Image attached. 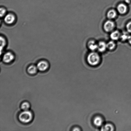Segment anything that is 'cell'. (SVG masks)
Wrapping results in <instances>:
<instances>
[{
  "instance_id": "9c48e42d",
  "label": "cell",
  "mask_w": 131,
  "mask_h": 131,
  "mask_svg": "<svg viewBox=\"0 0 131 131\" xmlns=\"http://www.w3.org/2000/svg\"><path fill=\"white\" fill-rule=\"evenodd\" d=\"M107 49V43L104 41H100L97 44V50L100 52H104Z\"/></svg>"
},
{
  "instance_id": "ba28073f",
  "label": "cell",
  "mask_w": 131,
  "mask_h": 131,
  "mask_svg": "<svg viewBox=\"0 0 131 131\" xmlns=\"http://www.w3.org/2000/svg\"><path fill=\"white\" fill-rule=\"evenodd\" d=\"M117 10L121 14H125L127 11V7L125 4H120L118 5L117 7Z\"/></svg>"
},
{
  "instance_id": "ac0fdd59",
  "label": "cell",
  "mask_w": 131,
  "mask_h": 131,
  "mask_svg": "<svg viewBox=\"0 0 131 131\" xmlns=\"http://www.w3.org/2000/svg\"><path fill=\"white\" fill-rule=\"evenodd\" d=\"M30 105L29 103L28 102H24L21 105V108L24 111L26 110H28L29 107H30Z\"/></svg>"
},
{
  "instance_id": "7c38bea8",
  "label": "cell",
  "mask_w": 131,
  "mask_h": 131,
  "mask_svg": "<svg viewBox=\"0 0 131 131\" xmlns=\"http://www.w3.org/2000/svg\"><path fill=\"white\" fill-rule=\"evenodd\" d=\"M88 45L89 48L91 51L93 52L97 50V44L94 41H90L88 42Z\"/></svg>"
},
{
  "instance_id": "7a4b0ae2",
  "label": "cell",
  "mask_w": 131,
  "mask_h": 131,
  "mask_svg": "<svg viewBox=\"0 0 131 131\" xmlns=\"http://www.w3.org/2000/svg\"><path fill=\"white\" fill-rule=\"evenodd\" d=\"M33 114L29 110L24 111L19 115V120L22 123L27 124L30 122L33 119Z\"/></svg>"
},
{
  "instance_id": "7402d4cb",
  "label": "cell",
  "mask_w": 131,
  "mask_h": 131,
  "mask_svg": "<svg viewBox=\"0 0 131 131\" xmlns=\"http://www.w3.org/2000/svg\"><path fill=\"white\" fill-rule=\"evenodd\" d=\"M80 129H79V128H74V129H73V130L74 131H79L80 130Z\"/></svg>"
},
{
  "instance_id": "5b68a950",
  "label": "cell",
  "mask_w": 131,
  "mask_h": 131,
  "mask_svg": "<svg viewBox=\"0 0 131 131\" xmlns=\"http://www.w3.org/2000/svg\"><path fill=\"white\" fill-rule=\"evenodd\" d=\"M115 27V23L111 20H107L104 25V29L106 32L112 31Z\"/></svg>"
},
{
  "instance_id": "44dd1931",
  "label": "cell",
  "mask_w": 131,
  "mask_h": 131,
  "mask_svg": "<svg viewBox=\"0 0 131 131\" xmlns=\"http://www.w3.org/2000/svg\"><path fill=\"white\" fill-rule=\"evenodd\" d=\"M128 40L129 43L131 45V36H129V39H128Z\"/></svg>"
},
{
  "instance_id": "d6986e66",
  "label": "cell",
  "mask_w": 131,
  "mask_h": 131,
  "mask_svg": "<svg viewBox=\"0 0 131 131\" xmlns=\"http://www.w3.org/2000/svg\"><path fill=\"white\" fill-rule=\"evenodd\" d=\"M7 14L6 9L4 7H1L0 9V16L1 17H4Z\"/></svg>"
},
{
  "instance_id": "3957f363",
  "label": "cell",
  "mask_w": 131,
  "mask_h": 131,
  "mask_svg": "<svg viewBox=\"0 0 131 131\" xmlns=\"http://www.w3.org/2000/svg\"><path fill=\"white\" fill-rule=\"evenodd\" d=\"M16 16L14 14L9 13L6 14L4 17V21L6 24L11 25L15 23L16 20Z\"/></svg>"
},
{
  "instance_id": "2e32d148",
  "label": "cell",
  "mask_w": 131,
  "mask_h": 131,
  "mask_svg": "<svg viewBox=\"0 0 131 131\" xmlns=\"http://www.w3.org/2000/svg\"><path fill=\"white\" fill-rule=\"evenodd\" d=\"M6 39L4 37L1 36V51L3 50L4 48L6 46Z\"/></svg>"
},
{
  "instance_id": "9a60e30c",
  "label": "cell",
  "mask_w": 131,
  "mask_h": 131,
  "mask_svg": "<svg viewBox=\"0 0 131 131\" xmlns=\"http://www.w3.org/2000/svg\"><path fill=\"white\" fill-rule=\"evenodd\" d=\"M107 49L110 50L114 49L116 47V43L113 40L110 41L107 43Z\"/></svg>"
},
{
  "instance_id": "8992f818",
  "label": "cell",
  "mask_w": 131,
  "mask_h": 131,
  "mask_svg": "<svg viewBox=\"0 0 131 131\" xmlns=\"http://www.w3.org/2000/svg\"><path fill=\"white\" fill-rule=\"evenodd\" d=\"M37 67L39 70L44 71L48 69L49 64L47 61L43 60L38 62L37 64Z\"/></svg>"
},
{
  "instance_id": "52a82bcc",
  "label": "cell",
  "mask_w": 131,
  "mask_h": 131,
  "mask_svg": "<svg viewBox=\"0 0 131 131\" xmlns=\"http://www.w3.org/2000/svg\"><path fill=\"white\" fill-rule=\"evenodd\" d=\"M93 123L95 126L101 127L103 125L104 120L101 117L96 116L93 119Z\"/></svg>"
},
{
  "instance_id": "4fadbf2b",
  "label": "cell",
  "mask_w": 131,
  "mask_h": 131,
  "mask_svg": "<svg viewBox=\"0 0 131 131\" xmlns=\"http://www.w3.org/2000/svg\"><path fill=\"white\" fill-rule=\"evenodd\" d=\"M117 16V13L115 10L112 9L108 12L107 17L109 19H111L115 18Z\"/></svg>"
},
{
  "instance_id": "ffe728a7",
  "label": "cell",
  "mask_w": 131,
  "mask_h": 131,
  "mask_svg": "<svg viewBox=\"0 0 131 131\" xmlns=\"http://www.w3.org/2000/svg\"><path fill=\"white\" fill-rule=\"evenodd\" d=\"M126 28L128 32L131 33V21L129 22L127 24Z\"/></svg>"
},
{
  "instance_id": "5bb4252c",
  "label": "cell",
  "mask_w": 131,
  "mask_h": 131,
  "mask_svg": "<svg viewBox=\"0 0 131 131\" xmlns=\"http://www.w3.org/2000/svg\"><path fill=\"white\" fill-rule=\"evenodd\" d=\"M38 69L37 66L32 65L30 66L28 68V72L29 74H34L37 73Z\"/></svg>"
},
{
  "instance_id": "277c9868",
  "label": "cell",
  "mask_w": 131,
  "mask_h": 131,
  "mask_svg": "<svg viewBox=\"0 0 131 131\" xmlns=\"http://www.w3.org/2000/svg\"><path fill=\"white\" fill-rule=\"evenodd\" d=\"M15 59V56L13 52H6L3 56V61L6 63L12 62Z\"/></svg>"
},
{
  "instance_id": "e0dca14e",
  "label": "cell",
  "mask_w": 131,
  "mask_h": 131,
  "mask_svg": "<svg viewBox=\"0 0 131 131\" xmlns=\"http://www.w3.org/2000/svg\"><path fill=\"white\" fill-rule=\"evenodd\" d=\"M130 35L126 32H124L121 35L120 38L123 41H125L128 40Z\"/></svg>"
},
{
  "instance_id": "8fae6325",
  "label": "cell",
  "mask_w": 131,
  "mask_h": 131,
  "mask_svg": "<svg viewBox=\"0 0 131 131\" xmlns=\"http://www.w3.org/2000/svg\"><path fill=\"white\" fill-rule=\"evenodd\" d=\"M114 130V127L112 124H106L102 126L101 130L103 131H112Z\"/></svg>"
},
{
  "instance_id": "6da1fadb",
  "label": "cell",
  "mask_w": 131,
  "mask_h": 131,
  "mask_svg": "<svg viewBox=\"0 0 131 131\" xmlns=\"http://www.w3.org/2000/svg\"><path fill=\"white\" fill-rule=\"evenodd\" d=\"M87 60V62L90 65L95 66L100 64L101 61V57L98 53L92 52L88 55Z\"/></svg>"
},
{
  "instance_id": "30bf717a",
  "label": "cell",
  "mask_w": 131,
  "mask_h": 131,
  "mask_svg": "<svg viewBox=\"0 0 131 131\" xmlns=\"http://www.w3.org/2000/svg\"><path fill=\"white\" fill-rule=\"evenodd\" d=\"M121 35V34L118 31H114L112 32L110 34V37L112 40H117L120 38Z\"/></svg>"
}]
</instances>
